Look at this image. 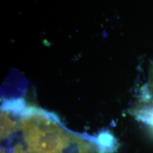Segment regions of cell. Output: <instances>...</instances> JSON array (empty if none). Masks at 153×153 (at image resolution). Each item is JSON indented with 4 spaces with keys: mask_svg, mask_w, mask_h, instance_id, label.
I'll return each mask as SVG.
<instances>
[{
    "mask_svg": "<svg viewBox=\"0 0 153 153\" xmlns=\"http://www.w3.org/2000/svg\"><path fill=\"white\" fill-rule=\"evenodd\" d=\"M69 131L55 114L25 105L18 116L1 122V153H111L115 140Z\"/></svg>",
    "mask_w": 153,
    "mask_h": 153,
    "instance_id": "cell-1",
    "label": "cell"
}]
</instances>
